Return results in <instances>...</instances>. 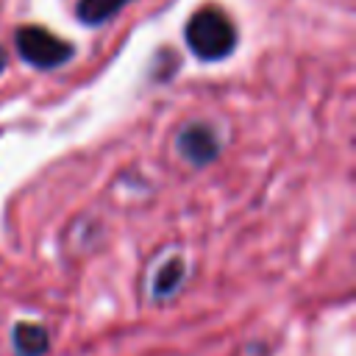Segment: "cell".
<instances>
[{
  "label": "cell",
  "mask_w": 356,
  "mask_h": 356,
  "mask_svg": "<svg viewBox=\"0 0 356 356\" xmlns=\"http://www.w3.org/2000/svg\"><path fill=\"white\" fill-rule=\"evenodd\" d=\"M186 44L203 61H220L236 47V28L231 17L214 6L195 11L186 22Z\"/></svg>",
  "instance_id": "1"
},
{
  "label": "cell",
  "mask_w": 356,
  "mask_h": 356,
  "mask_svg": "<svg viewBox=\"0 0 356 356\" xmlns=\"http://www.w3.org/2000/svg\"><path fill=\"white\" fill-rule=\"evenodd\" d=\"M14 44H17V53L28 64H33L39 70L61 67L72 56V44L70 42L58 39L56 33L39 28V25H22V28H17Z\"/></svg>",
  "instance_id": "2"
},
{
  "label": "cell",
  "mask_w": 356,
  "mask_h": 356,
  "mask_svg": "<svg viewBox=\"0 0 356 356\" xmlns=\"http://www.w3.org/2000/svg\"><path fill=\"white\" fill-rule=\"evenodd\" d=\"M178 150L186 161H192L195 167H203L209 161L217 159L220 153V139L217 134L203 125V122H195V125H186L181 134H178Z\"/></svg>",
  "instance_id": "3"
},
{
  "label": "cell",
  "mask_w": 356,
  "mask_h": 356,
  "mask_svg": "<svg viewBox=\"0 0 356 356\" xmlns=\"http://www.w3.org/2000/svg\"><path fill=\"white\" fill-rule=\"evenodd\" d=\"M11 342H14V350L19 356H42L50 348L47 331L36 323H17L11 331Z\"/></svg>",
  "instance_id": "4"
},
{
  "label": "cell",
  "mask_w": 356,
  "mask_h": 356,
  "mask_svg": "<svg viewBox=\"0 0 356 356\" xmlns=\"http://www.w3.org/2000/svg\"><path fill=\"white\" fill-rule=\"evenodd\" d=\"M125 3H131V0H78L75 14L86 25H100L108 17H114Z\"/></svg>",
  "instance_id": "5"
},
{
  "label": "cell",
  "mask_w": 356,
  "mask_h": 356,
  "mask_svg": "<svg viewBox=\"0 0 356 356\" xmlns=\"http://www.w3.org/2000/svg\"><path fill=\"white\" fill-rule=\"evenodd\" d=\"M184 281V261L181 259H170L167 264L159 267L156 273V281H153V295L156 298H167L172 295Z\"/></svg>",
  "instance_id": "6"
},
{
  "label": "cell",
  "mask_w": 356,
  "mask_h": 356,
  "mask_svg": "<svg viewBox=\"0 0 356 356\" xmlns=\"http://www.w3.org/2000/svg\"><path fill=\"white\" fill-rule=\"evenodd\" d=\"M6 70V53H3V47H0V72Z\"/></svg>",
  "instance_id": "7"
}]
</instances>
